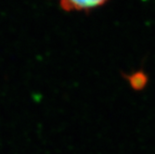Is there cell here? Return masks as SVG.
I'll list each match as a JSON object with an SVG mask.
<instances>
[{"label":"cell","instance_id":"6da1fadb","mask_svg":"<svg viewBox=\"0 0 155 154\" xmlns=\"http://www.w3.org/2000/svg\"><path fill=\"white\" fill-rule=\"evenodd\" d=\"M108 0H58L66 11H89L105 4Z\"/></svg>","mask_w":155,"mask_h":154}]
</instances>
